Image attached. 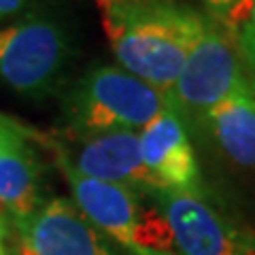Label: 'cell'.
I'll return each instance as SVG.
<instances>
[{
    "instance_id": "obj_8",
    "label": "cell",
    "mask_w": 255,
    "mask_h": 255,
    "mask_svg": "<svg viewBox=\"0 0 255 255\" xmlns=\"http://www.w3.org/2000/svg\"><path fill=\"white\" fill-rule=\"evenodd\" d=\"M140 155L157 191L209 194L196 145L179 117L166 107L140 130Z\"/></svg>"
},
{
    "instance_id": "obj_1",
    "label": "cell",
    "mask_w": 255,
    "mask_h": 255,
    "mask_svg": "<svg viewBox=\"0 0 255 255\" xmlns=\"http://www.w3.org/2000/svg\"><path fill=\"white\" fill-rule=\"evenodd\" d=\"M119 66L164 94L200 41L209 15L179 0H98Z\"/></svg>"
},
{
    "instance_id": "obj_2",
    "label": "cell",
    "mask_w": 255,
    "mask_h": 255,
    "mask_svg": "<svg viewBox=\"0 0 255 255\" xmlns=\"http://www.w3.org/2000/svg\"><path fill=\"white\" fill-rule=\"evenodd\" d=\"M164 111L155 87L122 66L98 64L66 87L62 96L64 140L107 132H140Z\"/></svg>"
},
{
    "instance_id": "obj_13",
    "label": "cell",
    "mask_w": 255,
    "mask_h": 255,
    "mask_svg": "<svg viewBox=\"0 0 255 255\" xmlns=\"http://www.w3.org/2000/svg\"><path fill=\"white\" fill-rule=\"evenodd\" d=\"M238 47H241L243 62L247 66L251 83L255 87V26L247 23V26L241 28V32H238Z\"/></svg>"
},
{
    "instance_id": "obj_15",
    "label": "cell",
    "mask_w": 255,
    "mask_h": 255,
    "mask_svg": "<svg viewBox=\"0 0 255 255\" xmlns=\"http://www.w3.org/2000/svg\"><path fill=\"white\" fill-rule=\"evenodd\" d=\"M11 255H38L32 247L26 243V241H21V238L17 236L15 238V243H13V251H11Z\"/></svg>"
},
{
    "instance_id": "obj_5",
    "label": "cell",
    "mask_w": 255,
    "mask_h": 255,
    "mask_svg": "<svg viewBox=\"0 0 255 255\" xmlns=\"http://www.w3.org/2000/svg\"><path fill=\"white\" fill-rule=\"evenodd\" d=\"M177 255H255V230L223 213L209 194L153 191Z\"/></svg>"
},
{
    "instance_id": "obj_4",
    "label": "cell",
    "mask_w": 255,
    "mask_h": 255,
    "mask_svg": "<svg viewBox=\"0 0 255 255\" xmlns=\"http://www.w3.org/2000/svg\"><path fill=\"white\" fill-rule=\"evenodd\" d=\"M70 55V32L49 13H26L0 26V81L28 100L58 90Z\"/></svg>"
},
{
    "instance_id": "obj_7",
    "label": "cell",
    "mask_w": 255,
    "mask_h": 255,
    "mask_svg": "<svg viewBox=\"0 0 255 255\" xmlns=\"http://www.w3.org/2000/svg\"><path fill=\"white\" fill-rule=\"evenodd\" d=\"M202 153L241 177H255V87L219 102L189 134Z\"/></svg>"
},
{
    "instance_id": "obj_11",
    "label": "cell",
    "mask_w": 255,
    "mask_h": 255,
    "mask_svg": "<svg viewBox=\"0 0 255 255\" xmlns=\"http://www.w3.org/2000/svg\"><path fill=\"white\" fill-rule=\"evenodd\" d=\"M45 140L9 117L0 128V206L15 221L30 217L45 202L43 162L32 142Z\"/></svg>"
},
{
    "instance_id": "obj_9",
    "label": "cell",
    "mask_w": 255,
    "mask_h": 255,
    "mask_svg": "<svg viewBox=\"0 0 255 255\" xmlns=\"http://www.w3.org/2000/svg\"><path fill=\"white\" fill-rule=\"evenodd\" d=\"M62 155L85 177L151 196L155 183L140 155V132H107L79 140H53Z\"/></svg>"
},
{
    "instance_id": "obj_3",
    "label": "cell",
    "mask_w": 255,
    "mask_h": 255,
    "mask_svg": "<svg viewBox=\"0 0 255 255\" xmlns=\"http://www.w3.org/2000/svg\"><path fill=\"white\" fill-rule=\"evenodd\" d=\"M249 83L238 34L209 17L200 41L162 98L164 107L177 115L187 134H191L219 102Z\"/></svg>"
},
{
    "instance_id": "obj_16",
    "label": "cell",
    "mask_w": 255,
    "mask_h": 255,
    "mask_svg": "<svg viewBox=\"0 0 255 255\" xmlns=\"http://www.w3.org/2000/svg\"><path fill=\"white\" fill-rule=\"evenodd\" d=\"M6 117H9V115H4V113H0V128H2V124L6 122Z\"/></svg>"
},
{
    "instance_id": "obj_12",
    "label": "cell",
    "mask_w": 255,
    "mask_h": 255,
    "mask_svg": "<svg viewBox=\"0 0 255 255\" xmlns=\"http://www.w3.org/2000/svg\"><path fill=\"white\" fill-rule=\"evenodd\" d=\"M200 2L211 19L238 34L241 28L247 26L251 19L255 0H200Z\"/></svg>"
},
{
    "instance_id": "obj_6",
    "label": "cell",
    "mask_w": 255,
    "mask_h": 255,
    "mask_svg": "<svg viewBox=\"0 0 255 255\" xmlns=\"http://www.w3.org/2000/svg\"><path fill=\"white\" fill-rule=\"evenodd\" d=\"M47 147L53 151L55 164L73 189V202L83 217L109 241L122 247L124 253L136 255L134 230H136L147 196L124 185L85 177L68 164V159L62 155V151L55 147L53 140L47 142Z\"/></svg>"
},
{
    "instance_id": "obj_14",
    "label": "cell",
    "mask_w": 255,
    "mask_h": 255,
    "mask_svg": "<svg viewBox=\"0 0 255 255\" xmlns=\"http://www.w3.org/2000/svg\"><path fill=\"white\" fill-rule=\"evenodd\" d=\"M26 0H0V21L17 13Z\"/></svg>"
},
{
    "instance_id": "obj_10",
    "label": "cell",
    "mask_w": 255,
    "mask_h": 255,
    "mask_svg": "<svg viewBox=\"0 0 255 255\" xmlns=\"http://www.w3.org/2000/svg\"><path fill=\"white\" fill-rule=\"evenodd\" d=\"M15 228L17 236L38 255H128L66 198L45 200L30 217L15 221Z\"/></svg>"
}]
</instances>
